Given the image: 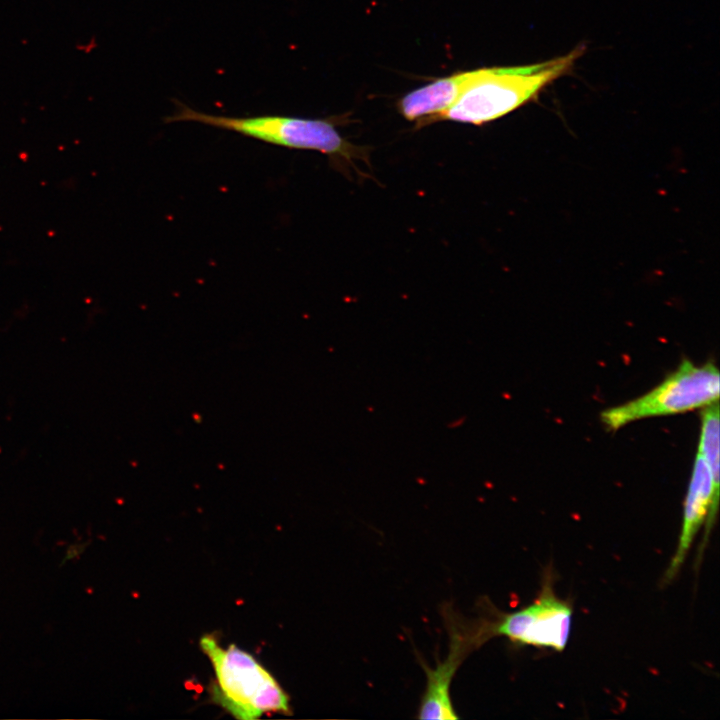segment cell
<instances>
[{
  "label": "cell",
  "instance_id": "cell-1",
  "mask_svg": "<svg viewBox=\"0 0 720 720\" xmlns=\"http://www.w3.org/2000/svg\"><path fill=\"white\" fill-rule=\"evenodd\" d=\"M583 51V47H578L561 57L532 65L474 70L456 101L434 122L449 120L483 125L501 118L567 73Z\"/></svg>",
  "mask_w": 720,
  "mask_h": 720
},
{
  "label": "cell",
  "instance_id": "cell-2",
  "mask_svg": "<svg viewBox=\"0 0 720 720\" xmlns=\"http://www.w3.org/2000/svg\"><path fill=\"white\" fill-rule=\"evenodd\" d=\"M176 110L166 122L191 121L239 133L265 143L297 150H312L327 155L338 168L351 165L361 173L356 161L369 164V147L346 140L337 130L336 117L325 119L282 115L230 117L206 114L175 101Z\"/></svg>",
  "mask_w": 720,
  "mask_h": 720
},
{
  "label": "cell",
  "instance_id": "cell-3",
  "mask_svg": "<svg viewBox=\"0 0 720 720\" xmlns=\"http://www.w3.org/2000/svg\"><path fill=\"white\" fill-rule=\"evenodd\" d=\"M216 675L211 687L213 701L242 720L267 712L289 713V697L275 678L250 654L235 645L221 647L211 635L200 639Z\"/></svg>",
  "mask_w": 720,
  "mask_h": 720
},
{
  "label": "cell",
  "instance_id": "cell-4",
  "mask_svg": "<svg viewBox=\"0 0 720 720\" xmlns=\"http://www.w3.org/2000/svg\"><path fill=\"white\" fill-rule=\"evenodd\" d=\"M717 366L708 361L695 364L684 359L674 371L644 394L600 413L609 431L647 418L671 416L704 408L719 401Z\"/></svg>",
  "mask_w": 720,
  "mask_h": 720
},
{
  "label": "cell",
  "instance_id": "cell-5",
  "mask_svg": "<svg viewBox=\"0 0 720 720\" xmlns=\"http://www.w3.org/2000/svg\"><path fill=\"white\" fill-rule=\"evenodd\" d=\"M466 631L474 649L494 637H505L516 645H528L562 651L568 642L573 610L553 591L552 575L546 574L538 597L528 606L513 612L495 609Z\"/></svg>",
  "mask_w": 720,
  "mask_h": 720
},
{
  "label": "cell",
  "instance_id": "cell-6",
  "mask_svg": "<svg viewBox=\"0 0 720 720\" xmlns=\"http://www.w3.org/2000/svg\"><path fill=\"white\" fill-rule=\"evenodd\" d=\"M719 494L715 492L709 469L702 456L697 452L692 466L691 476L683 506L681 532L674 555L664 573L663 584L672 582L680 572L693 541L705 524V533L700 545L701 560L704 548L715 524Z\"/></svg>",
  "mask_w": 720,
  "mask_h": 720
},
{
  "label": "cell",
  "instance_id": "cell-7",
  "mask_svg": "<svg viewBox=\"0 0 720 720\" xmlns=\"http://www.w3.org/2000/svg\"><path fill=\"white\" fill-rule=\"evenodd\" d=\"M447 624L450 637L447 656L434 668L422 663L427 681L418 709L419 719L459 718L451 700L450 687L458 668L473 647L459 623L449 621Z\"/></svg>",
  "mask_w": 720,
  "mask_h": 720
},
{
  "label": "cell",
  "instance_id": "cell-8",
  "mask_svg": "<svg viewBox=\"0 0 720 720\" xmlns=\"http://www.w3.org/2000/svg\"><path fill=\"white\" fill-rule=\"evenodd\" d=\"M473 75L474 70L455 73L415 89L399 99L398 110L406 120L415 121L417 128L432 124L456 101Z\"/></svg>",
  "mask_w": 720,
  "mask_h": 720
},
{
  "label": "cell",
  "instance_id": "cell-9",
  "mask_svg": "<svg viewBox=\"0 0 720 720\" xmlns=\"http://www.w3.org/2000/svg\"><path fill=\"white\" fill-rule=\"evenodd\" d=\"M89 543H90V541H86L83 543L70 544L66 549L65 556L63 557V559L60 563V566H63L70 560L79 558L85 552Z\"/></svg>",
  "mask_w": 720,
  "mask_h": 720
}]
</instances>
